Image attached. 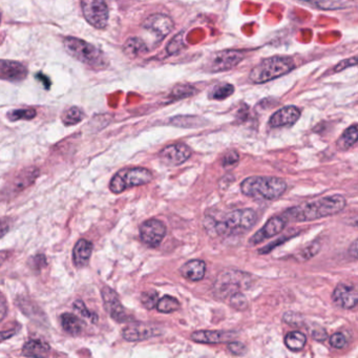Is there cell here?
I'll return each mask as SVG.
<instances>
[{
  "label": "cell",
  "instance_id": "7c38bea8",
  "mask_svg": "<svg viewBox=\"0 0 358 358\" xmlns=\"http://www.w3.org/2000/svg\"><path fill=\"white\" fill-rule=\"evenodd\" d=\"M142 28L150 32L158 41H161L174 29V21L165 14H154L143 21Z\"/></svg>",
  "mask_w": 358,
  "mask_h": 358
},
{
  "label": "cell",
  "instance_id": "7bdbcfd3",
  "mask_svg": "<svg viewBox=\"0 0 358 358\" xmlns=\"http://www.w3.org/2000/svg\"><path fill=\"white\" fill-rule=\"evenodd\" d=\"M311 335H312L313 339L317 341H324L327 339L328 334L326 332L325 329L321 327L315 328V329L311 331Z\"/></svg>",
  "mask_w": 358,
  "mask_h": 358
},
{
  "label": "cell",
  "instance_id": "f6af8a7d",
  "mask_svg": "<svg viewBox=\"0 0 358 358\" xmlns=\"http://www.w3.org/2000/svg\"><path fill=\"white\" fill-rule=\"evenodd\" d=\"M0 315H1V321L6 317V315H7V305H6V299L5 297H1V304H0Z\"/></svg>",
  "mask_w": 358,
  "mask_h": 358
},
{
  "label": "cell",
  "instance_id": "cb8c5ba5",
  "mask_svg": "<svg viewBox=\"0 0 358 358\" xmlns=\"http://www.w3.org/2000/svg\"><path fill=\"white\" fill-rule=\"evenodd\" d=\"M358 143V126H352L345 130L337 142V148L341 152H346L354 148Z\"/></svg>",
  "mask_w": 358,
  "mask_h": 358
},
{
  "label": "cell",
  "instance_id": "52a82bcc",
  "mask_svg": "<svg viewBox=\"0 0 358 358\" xmlns=\"http://www.w3.org/2000/svg\"><path fill=\"white\" fill-rule=\"evenodd\" d=\"M152 180V172H150L148 168H142V167L124 168L112 177L110 183V189L114 194H121L126 189L148 184Z\"/></svg>",
  "mask_w": 358,
  "mask_h": 358
},
{
  "label": "cell",
  "instance_id": "9c48e42d",
  "mask_svg": "<svg viewBox=\"0 0 358 358\" xmlns=\"http://www.w3.org/2000/svg\"><path fill=\"white\" fill-rule=\"evenodd\" d=\"M82 13L86 21L95 29H104L108 21V8L100 0H84L81 1Z\"/></svg>",
  "mask_w": 358,
  "mask_h": 358
},
{
  "label": "cell",
  "instance_id": "83f0119b",
  "mask_svg": "<svg viewBox=\"0 0 358 358\" xmlns=\"http://www.w3.org/2000/svg\"><path fill=\"white\" fill-rule=\"evenodd\" d=\"M84 112L77 106L64 110L61 116L62 123L66 126H73L80 123L83 120Z\"/></svg>",
  "mask_w": 358,
  "mask_h": 358
},
{
  "label": "cell",
  "instance_id": "30bf717a",
  "mask_svg": "<svg viewBox=\"0 0 358 358\" xmlns=\"http://www.w3.org/2000/svg\"><path fill=\"white\" fill-rule=\"evenodd\" d=\"M101 297L106 312L114 321H118V323H126L130 319L126 308L122 305L116 291L112 290L110 287H103L101 290Z\"/></svg>",
  "mask_w": 358,
  "mask_h": 358
},
{
  "label": "cell",
  "instance_id": "7402d4cb",
  "mask_svg": "<svg viewBox=\"0 0 358 358\" xmlns=\"http://www.w3.org/2000/svg\"><path fill=\"white\" fill-rule=\"evenodd\" d=\"M92 253V244L90 241L84 240V239L78 241L73 249V261L75 266L79 267V268L86 266Z\"/></svg>",
  "mask_w": 358,
  "mask_h": 358
},
{
  "label": "cell",
  "instance_id": "9a60e30c",
  "mask_svg": "<svg viewBox=\"0 0 358 358\" xmlns=\"http://www.w3.org/2000/svg\"><path fill=\"white\" fill-rule=\"evenodd\" d=\"M161 330L156 326L146 324H130L122 331V337L128 341H140L158 337Z\"/></svg>",
  "mask_w": 358,
  "mask_h": 358
},
{
  "label": "cell",
  "instance_id": "b9f144b4",
  "mask_svg": "<svg viewBox=\"0 0 358 358\" xmlns=\"http://www.w3.org/2000/svg\"><path fill=\"white\" fill-rule=\"evenodd\" d=\"M228 350L233 354V355H244L246 353L247 348L246 346L240 341H231L228 344Z\"/></svg>",
  "mask_w": 358,
  "mask_h": 358
},
{
  "label": "cell",
  "instance_id": "484cf974",
  "mask_svg": "<svg viewBox=\"0 0 358 358\" xmlns=\"http://www.w3.org/2000/svg\"><path fill=\"white\" fill-rule=\"evenodd\" d=\"M62 328L66 333L78 335L82 331V323L76 315L70 313H63L60 317Z\"/></svg>",
  "mask_w": 358,
  "mask_h": 358
},
{
  "label": "cell",
  "instance_id": "1f68e13d",
  "mask_svg": "<svg viewBox=\"0 0 358 358\" xmlns=\"http://www.w3.org/2000/svg\"><path fill=\"white\" fill-rule=\"evenodd\" d=\"M196 92L197 88L195 86H189V84H179V86H175L174 90H172L170 97L174 100H181L190 97Z\"/></svg>",
  "mask_w": 358,
  "mask_h": 358
},
{
  "label": "cell",
  "instance_id": "ac0fdd59",
  "mask_svg": "<svg viewBox=\"0 0 358 358\" xmlns=\"http://www.w3.org/2000/svg\"><path fill=\"white\" fill-rule=\"evenodd\" d=\"M28 68L23 64L12 60L3 59L0 61L1 79L11 82H20L28 76Z\"/></svg>",
  "mask_w": 358,
  "mask_h": 358
},
{
  "label": "cell",
  "instance_id": "7a4b0ae2",
  "mask_svg": "<svg viewBox=\"0 0 358 358\" xmlns=\"http://www.w3.org/2000/svg\"><path fill=\"white\" fill-rule=\"evenodd\" d=\"M257 222V213L252 209H237L227 213L222 221L206 218L205 228L217 235H231L250 230Z\"/></svg>",
  "mask_w": 358,
  "mask_h": 358
},
{
  "label": "cell",
  "instance_id": "3957f363",
  "mask_svg": "<svg viewBox=\"0 0 358 358\" xmlns=\"http://www.w3.org/2000/svg\"><path fill=\"white\" fill-rule=\"evenodd\" d=\"M285 180L277 177H249L241 183L245 196L259 201H275L287 190Z\"/></svg>",
  "mask_w": 358,
  "mask_h": 358
},
{
  "label": "cell",
  "instance_id": "bcb514c9",
  "mask_svg": "<svg viewBox=\"0 0 358 358\" xmlns=\"http://www.w3.org/2000/svg\"><path fill=\"white\" fill-rule=\"evenodd\" d=\"M16 333V330H10V331H3L1 332V339L3 341H6V339H8V337H13L14 334Z\"/></svg>",
  "mask_w": 358,
  "mask_h": 358
},
{
  "label": "cell",
  "instance_id": "277c9868",
  "mask_svg": "<svg viewBox=\"0 0 358 358\" xmlns=\"http://www.w3.org/2000/svg\"><path fill=\"white\" fill-rule=\"evenodd\" d=\"M295 63L292 58L285 56H275L261 60L251 70L249 80L252 83L261 84L287 75L295 70Z\"/></svg>",
  "mask_w": 358,
  "mask_h": 358
},
{
  "label": "cell",
  "instance_id": "4316f807",
  "mask_svg": "<svg viewBox=\"0 0 358 358\" xmlns=\"http://www.w3.org/2000/svg\"><path fill=\"white\" fill-rule=\"evenodd\" d=\"M307 343L306 335L301 332L293 331L287 334L285 337V345L291 351H301Z\"/></svg>",
  "mask_w": 358,
  "mask_h": 358
},
{
  "label": "cell",
  "instance_id": "44dd1931",
  "mask_svg": "<svg viewBox=\"0 0 358 358\" xmlns=\"http://www.w3.org/2000/svg\"><path fill=\"white\" fill-rule=\"evenodd\" d=\"M51 353V347L40 339H30L22 348V355L31 358H46Z\"/></svg>",
  "mask_w": 358,
  "mask_h": 358
},
{
  "label": "cell",
  "instance_id": "d6a6232c",
  "mask_svg": "<svg viewBox=\"0 0 358 358\" xmlns=\"http://www.w3.org/2000/svg\"><path fill=\"white\" fill-rule=\"evenodd\" d=\"M74 309L78 315H81L84 319H88L90 323L96 324L98 321V317L96 313L90 312V310L86 307V304L81 299H77L74 303Z\"/></svg>",
  "mask_w": 358,
  "mask_h": 358
},
{
  "label": "cell",
  "instance_id": "5bb4252c",
  "mask_svg": "<svg viewBox=\"0 0 358 358\" xmlns=\"http://www.w3.org/2000/svg\"><path fill=\"white\" fill-rule=\"evenodd\" d=\"M332 301L337 307L352 309L358 304V287L352 284H339L334 289Z\"/></svg>",
  "mask_w": 358,
  "mask_h": 358
},
{
  "label": "cell",
  "instance_id": "c3c4849f",
  "mask_svg": "<svg viewBox=\"0 0 358 358\" xmlns=\"http://www.w3.org/2000/svg\"><path fill=\"white\" fill-rule=\"evenodd\" d=\"M351 224L354 225V226L358 227V216L352 219Z\"/></svg>",
  "mask_w": 358,
  "mask_h": 358
},
{
  "label": "cell",
  "instance_id": "4dcf8cb0",
  "mask_svg": "<svg viewBox=\"0 0 358 358\" xmlns=\"http://www.w3.org/2000/svg\"><path fill=\"white\" fill-rule=\"evenodd\" d=\"M36 112L33 108H19L8 112V119L10 121H19V120H32L35 118Z\"/></svg>",
  "mask_w": 358,
  "mask_h": 358
},
{
  "label": "cell",
  "instance_id": "836d02e7",
  "mask_svg": "<svg viewBox=\"0 0 358 358\" xmlns=\"http://www.w3.org/2000/svg\"><path fill=\"white\" fill-rule=\"evenodd\" d=\"M308 6H313L321 10H343L349 6V3L345 1H315V3H306Z\"/></svg>",
  "mask_w": 358,
  "mask_h": 358
},
{
  "label": "cell",
  "instance_id": "8992f818",
  "mask_svg": "<svg viewBox=\"0 0 358 358\" xmlns=\"http://www.w3.org/2000/svg\"><path fill=\"white\" fill-rule=\"evenodd\" d=\"M251 284L252 277L248 273L229 269L223 271L217 277L213 285V295L217 299L228 301L235 293L241 292L243 289H248Z\"/></svg>",
  "mask_w": 358,
  "mask_h": 358
},
{
  "label": "cell",
  "instance_id": "f546056e",
  "mask_svg": "<svg viewBox=\"0 0 358 358\" xmlns=\"http://www.w3.org/2000/svg\"><path fill=\"white\" fill-rule=\"evenodd\" d=\"M159 312L161 313H172L177 310L180 309V303L178 299H175L170 295H164L162 299L159 301L158 306H157Z\"/></svg>",
  "mask_w": 358,
  "mask_h": 358
},
{
  "label": "cell",
  "instance_id": "60d3db41",
  "mask_svg": "<svg viewBox=\"0 0 358 358\" xmlns=\"http://www.w3.org/2000/svg\"><path fill=\"white\" fill-rule=\"evenodd\" d=\"M183 48V34L180 33L174 38L167 46V52L170 54H176Z\"/></svg>",
  "mask_w": 358,
  "mask_h": 358
},
{
  "label": "cell",
  "instance_id": "e0dca14e",
  "mask_svg": "<svg viewBox=\"0 0 358 358\" xmlns=\"http://www.w3.org/2000/svg\"><path fill=\"white\" fill-rule=\"evenodd\" d=\"M301 118V110L295 106H284L277 110L269 119V126L271 128H281V126H292Z\"/></svg>",
  "mask_w": 358,
  "mask_h": 358
},
{
  "label": "cell",
  "instance_id": "ab89813d",
  "mask_svg": "<svg viewBox=\"0 0 358 358\" xmlns=\"http://www.w3.org/2000/svg\"><path fill=\"white\" fill-rule=\"evenodd\" d=\"M330 344L335 349H343L347 345V339L341 333H334L330 339Z\"/></svg>",
  "mask_w": 358,
  "mask_h": 358
},
{
  "label": "cell",
  "instance_id": "d6986e66",
  "mask_svg": "<svg viewBox=\"0 0 358 358\" xmlns=\"http://www.w3.org/2000/svg\"><path fill=\"white\" fill-rule=\"evenodd\" d=\"M237 337V333L229 331H203L194 332L192 334V339L196 343L200 344H222L232 341Z\"/></svg>",
  "mask_w": 358,
  "mask_h": 358
},
{
  "label": "cell",
  "instance_id": "8d00e7d4",
  "mask_svg": "<svg viewBox=\"0 0 358 358\" xmlns=\"http://www.w3.org/2000/svg\"><path fill=\"white\" fill-rule=\"evenodd\" d=\"M228 303L231 307L240 310V311H243V310L247 309V307H248V301H247L246 297L242 292L235 293V295H232L228 299Z\"/></svg>",
  "mask_w": 358,
  "mask_h": 358
},
{
  "label": "cell",
  "instance_id": "d4e9b609",
  "mask_svg": "<svg viewBox=\"0 0 358 358\" xmlns=\"http://www.w3.org/2000/svg\"><path fill=\"white\" fill-rule=\"evenodd\" d=\"M123 51L128 57L136 58L148 52V48H146V44L144 43V41L140 39V38L132 37L124 44Z\"/></svg>",
  "mask_w": 358,
  "mask_h": 358
},
{
  "label": "cell",
  "instance_id": "74e56055",
  "mask_svg": "<svg viewBox=\"0 0 358 358\" xmlns=\"http://www.w3.org/2000/svg\"><path fill=\"white\" fill-rule=\"evenodd\" d=\"M356 66H358V55L341 60L337 66H334L333 73H339V72H341V70H347V68Z\"/></svg>",
  "mask_w": 358,
  "mask_h": 358
},
{
  "label": "cell",
  "instance_id": "f35d334b",
  "mask_svg": "<svg viewBox=\"0 0 358 358\" xmlns=\"http://www.w3.org/2000/svg\"><path fill=\"white\" fill-rule=\"evenodd\" d=\"M240 161V156L235 150L227 152L224 157H223L222 165L225 168H230V167L235 166V165Z\"/></svg>",
  "mask_w": 358,
  "mask_h": 358
},
{
  "label": "cell",
  "instance_id": "603a6c76",
  "mask_svg": "<svg viewBox=\"0 0 358 358\" xmlns=\"http://www.w3.org/2000/svg\"><path fill=\"white\" fill-rule=\"evenodd\" d=\"M38 176H39V170L36 167H31V168L22 170L20 174L16 176L15 180L13 182L15 192H20L22 189L27 188L28 186L33 184Z\"/></svg>",
  "mask_w": 358,
  "mask_h": 358
},
{
  "label": "cell",
  "instance_id": "ee69618b",
  "mask_svg": "<svg viewBox=\"0 0 358 358\" xmlns=\"http://www.w3.org/2000/svg\"><path fill=\"white\" fill-rule=\"evenodd\" d=\"M349 253L354 259H358V239H356L349 247Z\"/></svg>",
  "mask_w": 358,
  "mask_h": 358
},
{
  "label": "cell",
  "instance_id": "8fae6325",
  "mask_svg": "<svg viewBox=\"0 0 358 358\" xmlns=\"http://www.w3.org/2000/svg\"><path fill=\"white\" fill-rule=\"evenodd\" d=\"M166 235V226L161 221L152 219L146 221L140 227L141 240L148 246L158 247Z\"/></svg>",
  "mask_w": 358,
  "mask_h": 358
},
{
  "label": "cell",
  "instance_id": "6da1fadb",
  "mask_svg": "<svg viewBox=\"0 0 358 358\" xmlns=\"http://www.w3.org/2000/svg\"><path fill=\"white\" fill-rule=\"evenodd\" d=\"M347 206V200L341 195L324 197L311 202L303 203L292 208L287 209L281 215L284 218L292 222H311L327 218L341 212Z\"/></svg>",
  "mask_w": 358,
  "mask_h": 358
},
{
  "label": "cell",
  "instance_id": "ffe728a7",
  "mask_svg": "<svg viewBox=\"0 0 358 358\" xmlns=\"http://www.w3.org/2000/svg\"><path fill=\"white\" fill-rule=\"evenodd\" d=\"M181 275L188 281H198L204 279L206 272V264L201 259H192L187 261L180 268Z\"/></svg>",
  "mask_w": 358,
  "mask_h": 358
},
{
  "label": "cell",
  "instance_id": "5b68a950",
  "mask_svg": "<svg viewBox=\"0 0 358 358\" xmlns=\"http://www.w3.org/2000/svg\"><path fill=\"white\" fill-rule=\"evenodd\" d=\"M63 46L68 54L90 68H104L108 66V62L103 52L90 42L70 36L64 38Z\"/></svg>",
  "mask_w": 358,
  "mask_h": 358
},
{
  "label": "cell",
  "instance_id": "d590c367",
  "mask_svg": "<svg viewBox=\"0 0 358 358\" xmlns=\"http://www.w3.org/2000/svg\"><path fill=\"white\" fill-rule=\"evenodd\" d=\"M159 301H160V299H159L158 293L155 290L146 291V292H143L142 295H141V301L148 309L157 308Z\"/></svg>",
  "mask_w": 358,
  "mask_h": 358
},
{
  "label": "cell",
  "instance_id": "e575fe53",
  "mask_svg": "<svg viewBox=\"0 0 358 358\" xmlns=\"http://www.w3.org/2000/svg\"><path fill=\"white\" fill-rule=\"evenodd\" d=\"M321 250V245L319 243H312V244L308 245L303 250L297 253V259L299 261H308V259H312L313 257L317 255Z\"/></svg>",
  "mask_w": 358,
  "mask_h": 358
},
{
  "label": "cell",
  "instance_id": "f1b7e54d",
  "mask_svg": "<svg viewBox=\"0 0 358 358\" xmlns=\"http://www.w3.org/2000/svg\"><path fill=\"white\" fill-rule=\"evenodd\" d=\"M235 92V86L232 84L222 83L218 84L211 90L209 94V99L211 100H224L230 97L231 95Z\"/></svg>",
  "mask_w": 358,
  "mask_h": 358
},
{
  "label": "cell",
  "instance_id": "4fadbf2b",
  "mask_svg": "<svg viewBox=\"0 0 358 358\" xmlns=\"http://www.w3.org/2000/svg\"><path fill=\"white\" fill-rule=\"evenodd\" d=\"M192 156V150L184 143H176L166 146L159 152L161 162L167 166H179Z\"/></svg>",
  "mask_w": 358,
  "mask_h": 358
},
{
  "label": "cell",
  "instance_id": "7dc6e473",
  "mask_svg": "<svg viewBox=\"0 0 358 358\" xmlns=\"http://www.w3.org/2000/svg\"><path fill=\"white\" fill-rule=\"evenodd\" d=\"M8 230H9V227H8V225L6 224V221L3 220V223H1V237H5Z\"/></svg>",
  "mask_w": 358,
  "mask_h": 358
},
{
  "label": "cell",
  "instance_id": "2e32d148",
  "mask_svg": "<svg viewBox=\"0 0 358 358\" xmlns=\"http://www.w3.org/2000/svg\"><path fill=\"white\" fill-rule=\"evenodd\" d=\"M286 225H287V220L283 216L273 217L251 237L250 244H259L270 237H275L285 229Z\"/></svg>",
  "mask_w": 358,
  "mask_h": 358
},
{
  "label": "cell",
  "instance_id": "ba28073f",
  "mask_svg": "<svg viewBox=\"0 0 358 358\" xmlns=\"http://www.w3.org/2000/svg\"><path fill=\"white\" fill-rule=\"evenodd\" d=\"M244 57L245 54L243 52L235 51V50L217 52L209 57L205 68L210 73L226 72L242 62Z\"/></svg>",
  "mask_w": 358,
  "mask_h": 358
}]
</instances>
